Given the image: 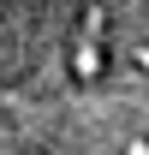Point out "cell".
<instances>
[{
  "label": "cell",
  "mask_w": 149,
  "mask_h": 155,
  "mask_svg": "<svg viewBox=\"0 0 149 155\" xmlns=\"http://www.w3.org/2000/svg\"><path fill=\"white\" fill-rule=\"evenodd\" d=\"M125 155H149V137H125Z\"/></svg>",
  "instance_id": "obj_1"
}]
</instances>
